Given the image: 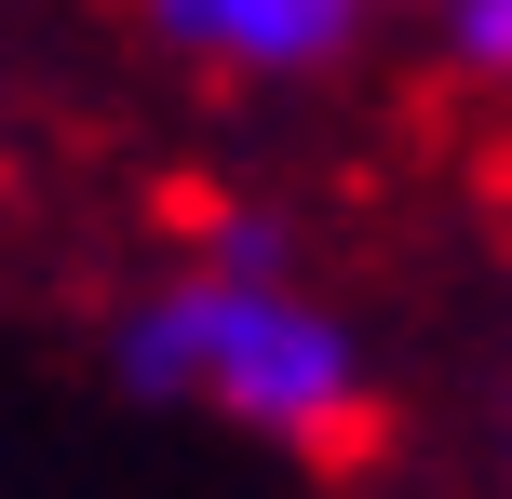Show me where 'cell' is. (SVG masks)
Instances as JSON below:
<instances>
[{"mask_svg":"<svg viewBox=\"0 0 512 499\" xmlns=\"http://www.w3.org/2000/svg\"><path fill=\"white\" fill-rule=\"evenodd\" d=\"M122 365L149 378V392L256 419V432H283V446H310V459H351V432H378V405H364V378H351V338H337L310 297H283L270 257H230V270H203V284L149 297L135 338H122Z\"/></svg>","mask_w":512,"mask_h":499,"instance_id":"obj_1","label":"cell"},{"mask_svg":"<svg viewBox=\"0 0 512 499\" xmlns=\"http://www.w3.org/2000/svg\"><path fill=\"white\" fill-rule=\"evenodd\" d=\"M364 0H149V27L216 68H324Z\"/></svg>","mask_w":512,"mask_h":499,"instance_id":"obj_2","label":"cell"},{"mask_svg":"<svg viewBox=\"0 0 512 499\" xmlns=\"http://www.w3.org/2000/svg\"><path fill=\"white\" fill-rule=\"evenodd\" d=\"M445 54L472 81H512V0H445Z\"/></svg>","mask_w":512,"mask_h":499,"instance_id":"obj_3","label":"cell"}]
</instances>
